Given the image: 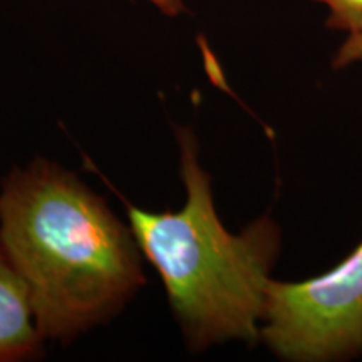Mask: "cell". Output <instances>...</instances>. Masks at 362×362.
<instances>
[{
  "instance_id": "5b68a950",
  "label": "cell",
  "mask_w": 362,
  "mask_h": 362,
  "mask_svg": "<svg viewBox=\"0 0 362 362\" xmlns=\"http://www.w3.org/2000/svg\"><path fill=\"white\" fill-rule=\"evenodd\" d=\"M327 7V25L347 35L336 64L344 66L362 59V0H314Z\"/></svg>"
},
{
  "instance_id": "8992f818",
  "label": "cell",
  "mask_w": 362,
  "mask_h": 362,
  "mask_svg": "<svg viewBox=\"0 0 362 362\" xmlns=\"http://www.w3.org/2000/svg\"><path fill=\"white\" fill-rule=\"evenodd\" d=\"M148 2L168 17H176L185 11V4L181 0H148Z\"/></svg>"
},
{
  "instance_id": "7a4b0ae2",
  "label": "cell",
  "mask_w": 362,
  "mask_h": 362,
  "mask_svg": "<svg viewBox=\"0 0 362 362\" xmlns=\"http://www.w3.org/2000/svg\"><path fill=\"white\" fill-rule=\"evenodd\" d=\"M187 200L176 211L128 205L139 250L160 274L170 307L193 351L260 337L267 285L280 250L269 216L230 233L216 215L210 175L192 129H176Z\"/></svg>"
},
{
  "instance_id": "3957f363",
  "label": "cell",
  "mask_w": 362,
  "mask_h": 362,
  "mask_svg": "<svg viewBox=\"0 0 362 362\" xmlns=\"http://www.w3.org/2000/svg\"><path fill=\"white\" fill-rule=\"evenodd\" d=\"M260 337L287 361H337L362 354V245L317 279H270Z\"/></svg>"
},
{
  "instance_id": "6da1fadb",
  "label": "cell",
  "mask_w": 362,
  "mask_h": 362,
  "mask_svg": "<svg viewBox=\"0 0 362 362\" xmlns=\"http://www.w3.org/2000/svg\"><path fill=\"white\" fill-rule=\"evenodd\" d=\"M0 252L25 285L42 337L56 342L112 319L146 282L131 226L47 160L2 181Z\"/></svg>"
},
{
  "instance_id": "277c9868",
  "label": "cell",
  "mask_w": 362,
  "mask_h": 362,
  "mask_svg": "<svg viewBox=\"0 0 362 362\" xmlns=\"http://www.w3.org/2000/svg\"><path fill=\"white\" fill-rule=\"evenodd\" d=\"M42 341L25 285L0 252V362L30 359Z\"/></svg>"
}]
</instances>
